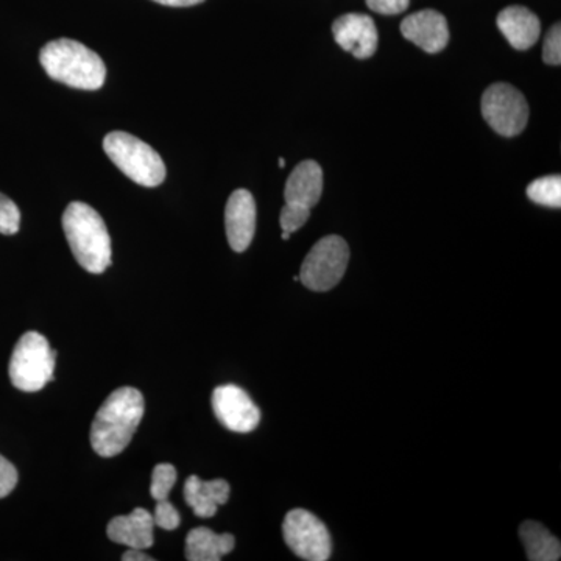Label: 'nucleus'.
Wrapping results in <instances>:
<instances>
[{
  "instance_id": "nucleus-1",
  "label": "nucleus",
  "mask_w": 561,
  "mask_h": 561,
  "mask_svg": "<svg viewBox=\"0 0 561 561\" xmlns=\"http://www.w3.org/2000/svg\"><path fill=\"white\" fill-rule=\"evenodd\" d=\"M144 397L138 389L122 387L106 398L92 421L90 440L101 457L119 456L142 421Z\"/></svg>"
},
{
  "instance_id": "nucleus-2",
  "label": "nucleus",
  "mask_w": 561,
  "mask_h": 561,
  "mask_svg": "<svg viewBox=\"0 0 561 561\" xmlns=\"http://www.w3.org/2000/svg\"><path fill=\"white\" fill-rule=\"evenodd\" d=\"M62 230L73 257L84 271L101 275L110 267V232L98 210L87 203H70L62 214Z\"/></svg>"
},
{
  "instance_id": "nucleus-3",
  "label": "nucleus",
  "mask_w": 561,
  "mask_h": 561,
  "mask_svg": "<svg viewBox=\"0 0 561 561\" xmlns=\"http://www.w3.org/2000/svg\"><path fill=\"white\" fill-rule=\"evenodd\" d=\"M39 61L51 80L76 90L98 91L105 84V62L79 41H50L41 49Z\"/></svg>"
},
{
  "instance_id": "nucleus-4",
  "label": "nucleus",
  "mask_w": 561,
  "mask_h": 561,
  "mask_svg": "<svg viewBox=\"0 0 561 561\" xmlns=\"http://www.w3.org/2000/svg\"><path fill=\"white\" fill-rule=\"evenodd\" d=\"M103 150L124 175L140 186L157 187L165 180L168 171L160 154L130 133H110L103 139Z\"/></svg>"
},
{
  "instance_id": "nucleus-5",
  "label": "nucleus",
  "mask_w": 561,
  "mask_h": 561,
  "mask_svg": "<svg viewBox=\"0 0 561 561\" xmlns=\"http://www.w3.org/2000/svg\"><path fill=\"white\" fill-rule=\"evenodd\" d=\"M55 351L39 332L28 331L14 346L10 360L11 383L18 390L39 391L54 378Z\"/></svg>"
},
{
  "instance_id": "nucleus-6",
  "label": "nucleus",
  "mask_w": 561,
  "mask_h": 561,
  "mask_svg": "<svg viewBox=\"0 0 561 561\" xmlns=\"http://www.w3.org/2000/svg\"><path fill=\"white\" fill-rule=\"evenodd\" d=\"M350 262V247L339 236H327L312 247L302 261L300 280L313 291L334 289L345 275Z\"/></svg>"
},
{
  "instance_id": "nucleus-7",
  "label": "nucleus",
  "mask_w": 561,
  "mask_h": 561,
  "mask_svg": "<svg viewBox=\"0 0 561 561\" xmlns=\"http://www.w3.org/2000/svg\"><path fill=\"white\" fill-rule=\"evenodd\" d=\"M482 114L497 135L515 138L529 121V105L523 92L507 83H496L483 92Z\"/></svg>"
},
{
  "instance_id": "nucleus-8",
  "label": "nucleus",
  "mask_w": 561,
  "mask_h": 561,
  "mask_svg": "<svg viewBox=\"0 0 561 561\" xmlns=\"http://www.w3.org/2000/svg\"><path fill=\"white\" fill-rule=\"evenodd\" d=\"M284 541L302 560H330L332 545L330 530L313 513L295 508L283 523Z\"/></svg>"
},
{
  "instance_id": "nucleus-9",
  "label": "nucleus",
  "mask_w": 561,
  "mask_h": 561,
  "mask_svg": "<svg viewBox=\"0 0 561 561\" xmlns=\"http://www.w3.org/2000/svg\"><path fill=\"white\" fill-rule=\"evenodd\" d=\"M213 409L217 420L232 432L249 434L260 426V409L245 390L234 383H227L214 390Z\"/></svg>"
},
{
  "instance_id": "nucleus-10",
  "label": "nucleus",
  "mask_w": 561,
  "mask_h": 561,
  "mask_svg": "<svg viewBox=\"0 0 561 561\" xmlns=\"http://www.w3.org/2000/svg\"><path fill=\"white\" fill-rule=\"evenodd\" d=\"M332 35L343 50L359 60L371 58L378 49V28L368 14H343L332 24Z\"/></svg>"
},
{
  "instance_id": "nucleus-11",
  "label": "nucleus",
  "mask_w": 561,
  "mask_h": 561,
  "mask_svg": "<svg viewBox=\"0 0 561 561\" xmlns=\"http://www.w3.org/2000/svg\"><path fill=\"white\" fill-rule=\"evenodd\" d=\"M228 243L236 253H243L253 242L256 231V203L247 190L232 192L225 208Z\"/></svg>"
},
{
  "instance_id": "nucleus-12",
  "label": "nucleus",
  "mask_w": 561,
  "mask_h": 561,
  "mask_svg": "<svg viewBox=\"0 0 561 561\" xmlns=\"http://www.w3.org/2000/svg\"><path fill=\"white\" fill-rule=\"evenodd\" d=\"M401 33L405 39L427 54H438L448 46L449 28L446 18L435 10L416 11L401 22Z\"/></svg>"
},
{
  "instance_id": "nucleus-13",
  "label": "nucleus",
  "mask_w": 561,
  "mask_h": 561,
  "mask_svg": "<svg viewBox=\"0 0 561 561\" xmlns=\"http://www.w3.org/2000/svg\"><path fill=\"white\" fill-rule=\"evenodd\" d=\"M153 515L146 508H135L130 515L111 519L106 534L111 541L128 549H146L153 546Z\"/></svg>"
},
{
  "instance_id": "nucleus-14",
  "label": "nucleus",
  "mask_w": 561,
  "mask_h": 561,
  "mask_svg": "<svg viewBox=\"0 0 561 561\" xmlns=\"http://www.w3.org/2000/svg\"><path fill=\"white\" fill-rule=\"evenodd\" d=\"M497 27L513 49L529 50L541 35V22L537 14L526 7H507L497 14Z\"/></svg>"
},
{
  "instance_id": "nucleus-15",
  "label": "nucleus",
  "mask_w": 561,
  "mask_h": 561,
  "mask_svg": "<svg viewBox=\"0 0 561 561\" xmlns=\"http://www.w3.org/2000/svg\"><path fill=\"white\" fill-rule=\"evenodd\" d=\"M323 192V171L316 161H302L294 172L284 190V198L289 205L312 209L320 202Z\"/></svg>"
},
{
  "instance_id": "nucleus-16",
  "label": "nucleus",
  "mask_w": 561,
  "mask_h": 561,
  "mask_svg": "<svg viewBox=\"0 0 561 561\" xmlns=\"http://www.w3.org/2000/svg\"><path fill=\"white\" fill-rule=\"evenodd\" d=\"M230 483L224 479L206 482L191 476L184 483V500L198 518H213L219 505L230 500Z\"/></svg>"
},
{
  "instance_id": "nucleus-17",
  "label": "nucleus",
  "mask_w": 561,
  "mask_h": 561,
  "mask_svg": "<svg viewBox=\"0 0 561 561\" xmlns=\"http://www.w3.org/2000/svg\"><path fill=\"white\" fill-rule=\"evenodd\" d=\"M236 540L231 534H214L208 527H197L186 537V559L190 561H219L232 552Z\"/></svg>"
},
{
  "instance_id": "nucleus-18",
  "label": "nucleus",
  "mask_w": 561,
  "mask_h": 561,
  "mask_svg": "<svg viewBox=\"0 0 561 561\" xmlns=\"http://www.w3.org/2000/svg\"><path fill=\"white\" fill-rule=\"evenodd\" d=\"M527 559L531 561H557L560 560L561 545L559 538L553 537L551 531L540 523L526 522L519 527Z\"/></svg>"
},
{
  "instance_id": "nucleus-19",
  "label": "nucleus",
  "mask_w": 561,
  "mask_h": 561,
  "mask_svg": "<svg viewBox=\"0 0 561 561\" xmlns=\"http://www.w3.org/2000/svg\"><path fill=\"white\" fill-rule=\"evenodd\" d=\"M527 197L546 208H561V176L549 175L535 180L527 187Z\"/></svg>"
},
{
  "instance_id": "nucleus-20",
  "label": "nucleus",
  "mask_w": 561,
  "mask_h": 561,
  "mask_svg": "<svg viewBox=\"0 0 561 561\" xmlns=\"http://www.w3.org/2000/svg\"><path fill=\"white\" fill-rule=\"evenodd\" d=\"M176 482V470L171 463H160L151 474L150 494L154 501L168 500Z\"/></svg>"
},
{
  "instance_id": "nucleus-21",
  "label": "nucleus",
  "mask_w": 561,
  "mask_h": 561,
  "mask_svg": "<svg viewBox=\"0 0 561 561\" xmlns=\"http://www.w3.org/2000/svg\"><path fill=\"white\" fill-rule=\"evenodd\" d=\"M21 210L16 203L0 194V234L11 236L20 231Z\"/></svg>"
},
{
  "instance_id": "nucleus-22",
  "label": "nucleus",
  "mask_w": 561,
  "mask_h": 561,
  "mask_svg": "<svg viewBox=\"0 0 561 561\" xmlns=\"http://www.w3.org/2000/svg\"><path fill=\"white\" fill-rule=\"evenodd\" d=\"M311 217V209L305 208V206L289 205L286 203L283 209H280L279 225L283 231L295 232L305 227L306 221Z\"/></svg>"
},
{
  "instance_id": "nucleus-23",
  "label": "nucleus",
  "mask_w": 561,
  "mask_h": 561,
  "mask_svg": "<svg viewBox=\"0 0 561 561\" xmlns=\"http://www.w3.org/2000/svg\"><path fill=\"white\" fill-rule=\"evenodd\" d=\"M154 526L164 530H175L181 524L180 513L168 500L158 501L153 515Z\"/></svg>"
},
{
  "instance_id": "nucleus-24",
  "label": "nucleus",
  "mask_w": 561,
  "mask_h": 561,
  "mask_svg": "<svg viewBox=\"0 0 561 561\" xmlns=\"http://www.w3.org/2000/svg\"><path fill=\"white\" fill-rule=\"evenodd\" d=\"M542 61L551 66H560L561 62V27L560 24L553 25L548 32L542 47Z\"/></svg>"
},
{
  "instance_id": "nucleus-25",
  "label": "nucleus",
  "mask_w": 561,
  "mask_h": 561,
  "mask_svg": "<svg viewBox=\"0 0 561 561\" xmlns=\"http://www.w3.org/2000/svg\"><path fill=\"white\" fill-rule=\"evenodd\" d=\"M18 471L11 461L0 456V500L9 496L11 491L16 489Z\"/></svg>"
},
{
  "instance_id": "nucleus-26",
  "label": "nucleus",
  "mask_w": 561,
  "mask_h": 561,
  "mask_svg": "<svg viewBox=\"0 0 561 561\" xmlns=\"http://www.w3.org/2000/svg\"><path fill=\"white\" fill-rule=\"evenodd\" d=\"M368 9L375 13L386 14V16H394V14L404 13L409 9L411 0H365Z\"/></svg>"
},
{
  "instance_id": "nucleus-27",
  "label": "nucleus",
  "mask_w": 561,
  "mask_h": 561,
  "mask_svg": "<svg viewBox=\"0 0 561 561\" xmlns=\"http://www.w3.org/2000/svg\"><path fill=\"white\" fill-rule=\"evenodd\" d=\"M122 560L124 561H151L150 556L144 553L142 549H128L127 552L122 556Z\"/></svg>"
},
{
  "instance_id": "nucleus-28",
  "label": "nucleus",
  "mask_w": 561,
  "mask_h": 561,
  "mask_svg": "<svg viewBox=\"0 0 561 561\" xmlns=\"http://www.w3.org/2000/svg\"><path fill=\"white\" fill-rule=\"evenodd\" d=\"M153 2L165 7H194L205 2V0H153Z\"/></svg>"
},
{
  "instance_id": "nucleus-29",
  "label": "nucleus",
  "mask_w": 561,
  "mask_h": 561,
  "mask_svg": "<svg viewBox=\"0 0 561 561\" xmlns=\"http://www.w3.org/2000/svg\"><path fill=\"white\" fill-rule=\"evenodd\" d=\"M290 232L283 231V241H289Z\"/></svg>"
},
{
  "instance_id": "nucleus-30",
  "label": "nucleus",
  "mask_w": 561,
  "mask_h": 561,
  "mask_svg": "<svg viewBox=\"0 0 561 561\" xmlns=\"http://www.w3.org/2000/svg\"><path fill=\"white\" fill-rule=\"evenodd\" d=\"M279 168L280 169L286 168V160H284V158H279Z\"/></svg>"
}]
</instances>
